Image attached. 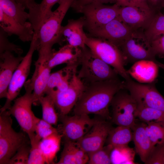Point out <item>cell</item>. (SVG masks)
<instances>
[{
    "label": "cell",
    "instance_id": "42",
    "mask_svg": "<svg viewBox=\"0 0 164 164\" xmlns=\"http://www.w3.org/2000/svg\"><path fill=\"white\" fill-rule=\"evenodd\" d=\"M115 3L114 0H76L71 6L77 12L82 7L92 3L106 4Z\"/></svg>",
    "mask_w": 164,
    "mask_h": 164
},
{
    "label": "cell",
    "instance_id": "31",
    "mask_svg": "<svg viewBox=\"0 0 164 164\" xmlns=\"http://www.w3.org/2000/svg\"><path fill=\"white\" fill-rule=\"evenodd\" d=\"M144 31L151 43L159 37L164 35V15L160 11L156 14L149 26Z\"/></svg>",
    "mask_w": 164,
    "mask_h": 164
},
{
    "label": "cell",
    "instance_id": "38",
    "mask_svg": "<svg viewBox=\"0 0 164 164\" xmlns=\"http://www.w3.org/2000/svg\"><path fill=\"white\" fill-rule=\"evenodd\" d=\"M43 119L37 118L35 125V132L37 135L42 139L58 132L57 129Z\"/></svg>",
    "mask_w": 164,
    "mask_h": 164
},
{
    "label": "cell",
    "instance_id": "24",
    "mask_svg": "<svg viewBox=\"0 0 164 164\" xmlns=\"http://www.w3.org/2000/svg\"><path fill=\"white\" fill-rule=\"evenodd\" d=\"M78 66L67 65L63 69L51 73L48 81L45 94L52 91H63L66 90L74 76L77 73Z\"/></svg>",
    "mask_w": 164,
    "mask_h": 164
},
{
    "label": "cell",
    "instance_id": "45",
    "mask_svg": "<svg viewBox=\"0 0 164 164\" xmlns=\"http://www.w3.org/2000/svg\"><path fill=\"white\" fill-rule=\"evenodd\" d=\"M17 2L23 5L26 9H29L33 7L36 3L35 0H15Z\"/></svg>",
    "mask_w": 164,
    "mask_h": 164
},
{
    "label": "cell",
    "instance_id": "39",
    "mask_svg": "<svg viewBox=\"0 0 164 164\" xmlns=\"http://www.w3.org/2000/svg\"><path fill=\"white\" fill-rule=\"evenodd\" d=\"M30 147L25 142L18 149L8 164H28Z\"/></svg>",
    "mask_w": 164,
    "mask_h": 164
},
{
    "label": "cell",
    "instance_id": "48",
    "mask_svg": "<svg viewBox=\"0 0 164 164\" xmlns=\"http://www.w3.org/2000/svg\"><path fill=\"white\" fill-rule=\"evenodd\" d=\"M162 7L164 8V1L162 5Z\"/></svg>",
    "mask_w": 164,
    "mask_h": 164
},
{
    "label": "cell",
    "instance_id": "43",
    "mask_svg": "<svg viewBox=\"0 0 164 164\" xmlns=\"http://www.w3.org/2000/svg\"><path fill=\"white\" fill-rule=\"evenodd\" d=\"M164 0H148V3L149 7L152 10L158 12L160 11L162 8V5Z\"/></svg>",
    "mask_w": 164,
    "mask_h": 164
},
{
    "label": "cell",
    "instance_id": "6",
    "mask_svg": "<svg viewBox=\"0 0 164 164\" xmlns=\"http://www.w3.org/2000/svg\"><path fill=\"white\" fill-rule=\"evenodd\" d=\"M24 85L25 94L16 98L6 111L15 118L21 129L29 136L35 133V125L37 117L32 109L33 104V89L27 81Z\"/></svg>",
    "mask_w": 164,
    "mask_h": 164
},
{
    "label": "cell",
    "instance_id": "18",
    "mask_svg": "<svg viewBox=\"0 0 164 164\" xmlns=\"http://www.w3.org/2000/svg\"><path fill=\"white\" fill-rule=\"evenodd\" d=\"M12 53L5 51L0 55V98H6L9 85L15 70L23 59Z\"/></svg>",
    "mask_w": 164,
    "mask_h": 164
},
{
    "label": "cell",
    "instance_id": "40",
    "mask_svg": "<svg viewBox=\"0 0 164 164\" xmlns=\"http://www.w3.org/2000/svg\"><path fill=\"white\" fill-rule=\"evenodd\" d=\"M145 164H164V142L155 147Z\"/></svg>",
    "mask_w": 164,
    "mask_h": 164
},
{
    "label": "cell",
    "instance_id": "46",
    "mask_svg": "<svg viewBox=\"0 0 164 164\" xmlns=\"http://www.w3.org/2000/svg\"><path fill=\"white\" fill-rule=\"evenodd\" d=\"M115 3L120 7L132 5L133 0H114Z\"/></svg>",
    "mask_w": 164,
    "mask_h": 164
},
{
    "label": "cell",
    "instance_id": "30",
    "mask_svg": "<svg viewBox=\"0 0 164 164\" xmlns=\"http://www.w3.org/2000/svg\"><path fill=\"white\" fill-rule=\"evenodd\" d=\"M135 153L128 145L113 148L111 154V164H135Z\"/></svg>",
    "mask_w": 164,
    "mask_h": 164
},
{
    "label": "cell",
    "instance_id": "41",
    "mask_svg": "<svg viewBox=\"0 0 164 164\" xmlns=\"http://www.w3.org/2000/svg\"><path fill=\"white\" fill-rule=\"evenodd\" d=\"M151 43L152 50L156 56H164V35L155 39Z\"/></svg>",
    "mask_w": 164,
    "mask_h": 164
},
{
    "label": "cell",
    "instance_id": "7",
    "mask_svg": "<svg viewBox=\"0 0 164 164\" xmlns=\"http://www.w3.org/2000/svg\"><path fill=\"white\" fill-rule=\"evenodd\" d=\"M39 45L37 33H34L29 50L15 71L9 86L5 102L0 112L7 111L11 107L12 101L19 95L26 82L30 70L32 59Z\"/></svg>",
    "mask_w": 164,
    "mask_h": 164
},
{
    "label": "cell",
    "instance_id": "21",
    "mask_svg": "<svg viewBox=\"0 0 164 164\" xmlns=\"http://www.w3.org/2000/svg\"><path fill=\"white\" fill-rule=\"evenodd\" d=\"M0 26L8 36L14 35L24 42L31 41L34 31L31 23L29 21L22 25L6 15L0 8Z\"/></svg>",
    "mask_w": 164,
    "mask_h": 164
},
{
    "label": "cell",
    "instance_id": "32",
    "mask_svg": "<svg viewBox=\"0 0 164 164\" xmlns=\"http://www.w3.org/2000/svg\"><path fill=\"white\" fill-rule=\"evenodd\" d=\"M136 117L146 124L164 123V112L152 108L138 105Z\"/></svg>",
    "mask_w": 164,
    "mask_h": 164
},
{
    "label": "cell",
    "instance_id": "17",
    "mask_svg": "<svg viewBox=\"0 0 164 164\" xmlns=\"http://www.w3.org/2000/svg\"><path fill=\"white\" fill-rule=\"evenodd\" d=\"M47 60L38 58L35 63V69L31 78L27 81L33 89V104H39L40 99L45 94L51 69L48 66Z\"/></svg>",
    "mask_w": 164,
    "mask_h": 164
},
{
    "label": "cell",
    "instance_id": "10",
    "mask_svg": "<svg viewBox=\"0 0 164 164\" xmlns=\"http://www.w3.org/2000/svg\"><path fill=\"white\" fill-rule=\"evenodd\" d=\"M125 88L137 102L138 105L164 112V97L156 88L155 82L143 84L131 78L125 80Z\"/></svg>",
    "mask_w": 164,
    "mask_h": 164
},
{
    "label": "cell",
    "instance_id": "3",
    "mask_svg": "<svg viewBox=\"0 0 164 164\" xmlns=\"http://www.w3.org/2000/svg\"><path fill=\"white\" fill-rule=\"evenodd\" d=\"M82 50L81 66L77 75L84 84L118 78V74L112 67L96 56L87 46Z\"/></svg>",
    "mask_w": 164,
    "mask_h": 164
},
{
    "label": "cell",
    "instance_id": "29",
    "mask_svg": "<svg viewBox=\"0 0 164 164\" xmlns=\"http://www.w3.org/2000/svg\"><path fill=\"white\" fill-rule=\"evenodd\" d=\"M130 127L118 126L110 130L107 141V145L113 148L128 145L132 140L133 132Z\"/></svg>",
    "mask_w": 164,
    "mask_h": 164
},
{
    "label": "cell",
    "instance_id": "37",
    "mask_svg": "<svg viewBox=\"0 0 164 164\" xmlns=\"http://www.w3.org/2000/svg\"><path fill=\"white\" fill-rule=\"evenodd\" d=\"M8 35L0 27V55L5 51L14 52L18 56H21L22 49L19 46L11 43L8 39Z\"/></svg>",
    "mask_w": 164,
    "mask_h": 164
},
{
    "label": "cell",
    "instance_id": "22",
    "mask_svg": "<svg viewBox=\"0 0 164 164\" xmlns=\"http://www.w3.org/2000/svg\"><path fill=\"white\" fill-rule=\"evenodd\" d=\"M149 60L139 61L133 63L127 72L139 83H150L155 81L159 67L156 62Z\"/></svg>",
    "mask_w": 164,
    "mask_h": 164
},
{
    "label": "cell",
    "instance_id": "27",
    "mask_svg": "<svg viewBox=\"0 0 164 164\" xmlns=\"http://www.w3.org/2000/svg\"><path fill=\"white\" fill-rule=\"evenodd\" d=\"M62 136L58 132L42 139L40 147L46 164L53 163L56 155L59 151Z\"/></svg>",
    "mask_w": 164,
    "mask_h": 164
},
{
    "label": "cell",
    "instance_id": "16",
    "mask_svg": "<svg viewBox=\"0 0 164 164\" xmlns=\"http://www.w3.org/2000/svg\"><path fill=\"white\" fill-rule=\"evenodd\" d=\"M157 12L151 9L130 5L120 7L118 17L132 30H144Z\"/></svg>",
    "mask_w": 164,
    "mask_h": 164
},
{
    "label": "cell",
    "instance_id": "15",
    "mask_svg": "<svg viewBox=\"0 0 164 164\" xmlns=\"http://www.w3.org/2000/svg\"><path fill=\"white\" fill-rule=\"evenodd\" d=\"M132 31L118 17L89 33L92 37L107 40L119 48Z\"/></svg>",
    "mask_w": 164,
    "mask_h": 164
},
{
    "label": "cell",
    "instance_id": "4",
    "mask_svg": "<svg viewBox=\"0 0 164 164\" xmlns=\"http://www.w3.org/2000/svg\"><path fill=\"white\" fill-rule=\"evenodd\" d=\"M86 46L96 56L111 66L125 80L131 79L125 68L124 58L120 48L106 39L88 36Z\"/></svg>",
    "mask_w": 164,
    "mask_h": 164
},
{
    "label": "cell",
    "instance_id": "12",
    "mask_svg": "<svg viewBox=\"0 0 164 164\" xmlns=\"http://www.w3.org/2000/svg\"><path fill=\"white\" fill-rule=\"evenodd\" d=\"M60 116L62 123L57 129L58 132L65 140L73 142L82 138L97 120L91 118L87 114Z\"/></svg>",
    "mask_w": 164,
    "mask_h": 164
},
{
    "label": "cell",
    "instance_id": "2",
    "mask_svg": "<svg viewBox=\"0 0 164 164\" xmlns=\"http://www.w3.org/2000/svg\"><path fill=\"white\" fill-rule=\"evenodd\" d=\"M72 4L70 0H63L41 26L37 33L38 57L48 59L53 50V45L63 41L61 23Z\"/></svg>",
    "mask_w": 164,
    "mask_h": 164
},
{
    "label": "cell",
    "instance_id": "1",
    "mask_svg": "<svg viewBox=\"0 0 164 164\" xmlns=\"http://www.w3.org/2000/svg\"><path fill=\"white\" fill-rule=\"evenodd\" d=\"M125 88V81L118 78L84 84L73 108L74 114H94L109 119V106L116 93Z\"/></svg>",
    "mask_w": 164,
    "mask_h": 164
},
{
    "label": "cell",
    "instance_id": "26",
    "mask_svg": "<svg viewBox=\"0 0 164 164\" xmlns=\"http://www.w3.org/2000/svg\"><path fill=\"white\" fill-rule=\"evenodd\" d=\"M88 155L77 142L65 140L63 149L57 164H85L88 162Z\"/></svg>",
    "mask_w": 164,
    "mask_h": 164
},
{
    "label": "cell",
    "instance_id": "36",
    "mask_svg": "<svg viewBox=\"0 0 164 164\" xmlns=\"http://www.w3.org/2000/svg\"><path fill=\"white\" fill-rule=\"evenodd\" d=\"M113 148L107 145L102 148L88 155L89 164H111V154Z\"/></svg>",
    "mask_w": 164,
    "mask_h": 164
},
{
    "label": "cell",
    "instance_id": "14",
    "mask_svg": "<svg viewBox=\"0 0 164 164\" xmlns=\"http://www.w3.org/2000/svg\"><path fill=\"white\" fill-rule=\"evenodd\" d=\"M111 124L104 120H97L78 144L88 155L100 149L104 145L112 128Z\"/></svg>",
    "mask_w": 164,
    "mask_h": 164
},
{
    "label": "cell",
    "instance_id": "25",
    "mask_svg": "<svg viewBox=\"0 0 164 164\" xmlns=\"http://www.w3.org/2000/svg\"><path fill=\"white\" fill-rule=\"evenodd\" d=\"M63 0H43L29 10L28 20L32 24L34 33H38L42 25L50 16L53 6L56 3L60 4Z\"/></svg>",
    "mask_w": 164,
    "mask_h": 164
},
{
    "label": "cell",
    "instance_id": "19",
    "mask_svg": "<svg viewBox=\"0 0 164 164\" xmlns=\"http://www.w3.org/2000/svg\"><path fill=\"white\" fill-rule=\"evenodd\" d=\"M85 22L83 17L76 19H70L65 26H62L61 34L62 40L67 44L83 49L86 46L85 43L88 36L84 31Z\"/></svg>",
    "mask_w": 164,
    "mask_h": 164
},
{
    "label": "cell",
    "instance_id": "5",
    "mask_svg": "<svg viewBox=\"0 0 164 164\" xmlns=\"http://www.w3.org/2000/svg\"><path fill=\"white\" fill-rule=\"evenodd\" d=\"M119 48L126 65L128 63H134L143 60L157 61L151 43L146 37L143 30H133Z\"/></svg>",
    "mask_w": 164,
    "mask_h": 164
},
{
    "label": "cell",
    "instance_id": "47",
    "mask_svg": "<svg viewBox=\"0 0 164 164\" xmlns=\"http://www.w3.org/2000/svg\"><path fill=\"white\" fill-rule=\"evenodd\" d=\"M156 63L159 67L164 70V64L158 61L156 62Z\"/></svg>",
    "mask_w": 164,
    "mask_h": 164
},
{
    "label": "cell",
    "instance_id": "35",
    "mask_svg": "<svg viewBox=\"0 0 164 164\" xmlns=\"http://www.w3.org/2000/svg\"><path fill=\"white\" fill-rule=\"evenodd\" d=\"M146 133L153 146L164 142V123L152 122L146 124Z\"/></svg>",
    "mask_w": 164,
    "mask_h": 164
},
{
    "label": "cell",
    "instance_id": "44",
    "mask_svg": "<svg viewBox=\"0 0 164 164\" xmlns=\"http://www.w3.org/2000/svg\"><path fill=\"white\" fill-rule=\"evenodd\" d=\"M132 5L145 9H150L148 5V0H133Z\"/></svg>",
    "mask_w": 164,
    "mask_h": 164
},
{
    "label": "cell",
    "instance_id": "23",
    "mask_svg": "<svg viewBox=\"0 0 164 164\" xmlns=\"http://www.w3.org/2000/svg\"><path fill=\"white\" fill-rule=\"evenodd\" d=\"M146 124L142 122L136 123L132 130L133 138L135 151L141 160L146 163L154 147L147 135L145 127Z\"/></svg>",
    "mask_w": 164,
    "mask_h": 164
},
{
    "label": "cell",
    "instance_id": "11",
    "mask_svg": "<svg viewBox=\"0 0 164 164\" xmlns=\"http://www.w3.org/2000/svg\"><path fill=\"white\" fill-rule=\"evenodd\" d=\"M120 8L116 3L112 5L92 3L82 7L77 12L83 15L85 26L90 32L118 18Z\"/></svg>",
    "mask_w": 164,
    "mask_h": 164
},
{
    "label": "cell",
    "instance_id": "28",
    "mask_svg": "<svg viewBox=\"0 0 164 164\" xmlns=\"http://www.w3.org/2000/svg\"><path fill=\"white\" fill-rule=\"evenodd\" d=\"M0 8L9 17L22 24L29 23V13L25 8L15 0H0Z\"/></svg>",
    "mask_w": 164,
    "mask_h": 164
},
{
    "label": "cell",
    "instance_id": "9",
    "mask_svg": "<svg viewBox=\"0 0 164 164\" xmlns=\"http://www.w3.org/2000/svg\"><path fill=\"white\" fill-rule=\"evenodd\" d=\"M10 116L0 117V164H7L26 142L24 135L15 132L12 127Z\"/></svg>",
    "mask_w": 164,
    "mask_h": 164
},
{
    "label": "cell",
    "instance_id": "20",
    "mask_svg": "<svg viewBox=\"0 0 164 164\" xmlns=\"http://www.w3.org/2000/svg\"><path fill=\"white\" fill-rule=\"evenodd\" d=\"M82 53L81 48L67 44L57 51L53 50L47 63L51 70L56 66L63 64L79 65L80 64Z\"/></svg>",
    "mask_w": 164,
    "mask_h": 164
},
{
    "label": "cell",
    "instance_id": "33",
    "mask_svg": "<svg viewBox=\"0 0 164 164\" xmlns=\"http://www.w3.org/2000/svg\"><path fill=\"white\" fill-rule=\"evenodd\" d=\"M42 111V119L52 125H56L58 121V116L55 110V105L50 96L46 94L39 99Z\"/></svg>",
    "mask_w": 164,
    "mask_h": 164
},
{
    "label": "cell",
    "instance_id": "8",
    "mask_svg": "<svg viewBox=\"0 0 164 164\" xmlns=\"http://www.w3.org/2000/svg\"><path fill=\"white\" fill-rule=\"evenodd\" d=\"M122 89L114 97L111 105L112 108V121L118 125L130 127L136 124L138 104L129 93Z\"/></svg>",
    "mask_w": 164,
    "mask_h": 164
},
{
    "label": "cell",
    "instance_id": "34",
    "mask_svg": "<svg viewBox=\"0 0 164 164\" xmlns=\"http://www.w3.org/2000/svg\"><path fill=\"white\" fill-rule=\"evenodd\" d=\"M28 137L30 140V149L28 164L46 163L39 146L41 139L35 133Z\"/></svg>",
    "mask_w": 164,
    "mask_h": 164
},
{
    "label": "cell",
    "instance_id": "13",
    "mask_svg": "<svg viewBox=\"0 0 164 164\" xmlns=\"http://www.w3.org/2000/svg\"><path fill=\"white\" fill-rule=\"evenodd\" d=\"M84 87V83L75 74L68 88L63 91H52L46 94L50 96L60 115L67 114L74 108L80 97Z\"/></svg>",
    "mask_w": 164,
    "mask_h": 164
}]
</instances>
